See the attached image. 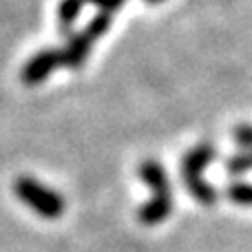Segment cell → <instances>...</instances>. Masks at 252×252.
Here are the masks:
<instances>
[{
    "label": "cell",
    "instance_id": "8",
    "mask_svg": "<svg viewBox=\"0 0 252 252\" xmlns=\"http://www.w3.org/2000/svg\"><path fill=\"white\" fill-rule=\"evenodd\" d=\"M228 197L235 204L252 206V184H235V186L228 188Z\"/></svg>",
    "mask_w": 252,
    "mask_h": 252
},
{
    "label": "cell",
    "instance_id": "3",
    "mask_svg": "<svg viewBox=\"0 0 252 252\" xmlns=\"http://www.w3.org/2000/svg\"><path fill=\"white\" fill-rule=\"evenodd\" d=\"M111 27V16L106 13H97L87 27H84L80 33H73V38L69 40L62 51H58V60H60V66H69V69H80L87 60L89 51H91L93 42L100 40L102 35L109 31Z\"/></svg>",
    "mask_w": 252,
    "mask_h": 252
},
{
    "label": "cell",
    "instance_id": "1",
    "mask_svg": "<svg viewBox=\"0 0 252 252\" xmlns=\"http://www.w3.org/2000/svg\"><path fill=\"white\" fill-rule=\"evenodd\" d=\"M139 177L153 188V199L139 208L137 219L144 226H157L164 219H168L170 210H173V197H170V184L166 177V170L159 161L146 159L139 166Z\"/></svg>",
    "mask_w": 252,
    "mask_h": 252
},
{
    "label": "cell",
    "instance_id": "2",
    "mask_svg": "<svg viewBox=\"0 0 252 252\" xmlns=\"http://www.w3.org/2000/svg\"><path fill=\"white\" fill-rule=\"evenodd\" d=\"M213 159H215V148L210 146V144H197L182 159V177H184V184H186L188 192H190L197 201H201V204H206V206L215 204V199H217L215 188L210 186L208 182H204V177H201L204 168Z\"/></svg>",
    "mask_w": 252,
    "mask_h": 252
},
{
    "label": "cell",
    "instance_id": "9",
    "mask_svg": "<svg viewBox=\"0 0 252 252\" xmlns=\"http://www.w3.org/2000/svg\"><path fill=\"white\" fill-rule=\"evenodd\" d=\"M84 2L97 4V7H100V13H106V16H111L113 11H118V9L122 7L124 0H84Z\"/></svg>",
    "mask_w": 252,
    "mask_h": 252
},
{
    "label": "cell",
    "instance_id": "5",
    "mask_svg": "<svg viewBox=\"0 0 252 252\" xmlns=\"http://www.w3.org/2000/svg\"><path fill=\"white\" fill-rule=\"evenodd\" d=\"M60 66V60H58V51L56 49H47V51H40L27 62V66L22 69V80L29 87H35L40 84L44 78H47L51 71H56Z\"/></svg>",
    "mask_w": 252,
    "mask_h": 252
},
{
    "label": "cell",
    "instance_id": "7",
    "mask_svg": "<svg viewBox=\"0 0 252 252\" xmlns=\"http://www.w3.org/2000/svg\"><path fill=\"white\" fill-rule=\"evenodd\" d=\"M82 7H84V0H62L60 7H58V25H60L62 31H69L73 27Z\"/></svg>",
    "mask_w": 252,
    "mask_h": 252
},
{
    "label": "cell",
    "instance_id": "6",
    "mask_svg": "<svg viewBox=\"0 0 252 252\" xmlns=\"http://www.w3.org/2000/svg\"><path fill=\"white\" fill-rule=\"evenodd\" d=\"M235 139H237V144L244 148V153L228 161V170H230L232 175H241L252 168V126L239 124L235 128Z\"/></svg>",
    "mask_w": 252,
    "mask_h": 252
},
{
    "label": "cell",
    "instance_id": "4",
    "mask_svg": "<svg viewBox=\"0 0 252 252\" xmlns=\"http://www.w3.org/2000/svg\"><path fill=\"white\" fill-rule=\"evenodd\" d=\"M13 190H16V195L33 213H38L44 219H58L64 213V199H62V195L53 192L51 188L42 186L40 182H35L31 177H20L13 184Z\"/></svg>",
    "mask_w": 252,
    "mask_h": 252
},
{
    "label": "cell",
    "instance_id": "10",
    "mask_svg": "<svg viewBox=\"0 0 252 252\" xmlns=\"http://www.w3.org/2000/svg\"><path fill=\"white\" fill-rule=\"evenodd\" d=\"M146 2H151V4H157V2H164V0H146Z\"/></svg>",
    "mask_w": 252,
    "mask_h": 252
}]
</instances>
